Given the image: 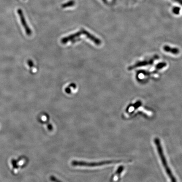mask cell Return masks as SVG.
Instances as JSON below:
<instances>
[{
  "instance_id": "14",
  "label": "cell",
  "mask_w": 182,
  "mask_h": 182,
  "mask_svg": "<svg viewBox=\"0 0 182 182\" xmlns=\"http://www.w3.org/2000/svg\"><path fill=\"white\" fill-rule=\"evenodd\" d=\"M102 1H103V2H104L105 3H107V0H102Z\"/></svg>"
},
{
  "instance_id": "6",
  "label": "cell",
  "mask_w": 182,
  "mask_h": 182,
  "mask_svg": "<svg viewBox=\"0 0 182 182\" xmlns=\"http://www.w3.org/2000/svg\"><path fill=\"white\" fill-rule=\"evenodd\" d=\"M81 30L82 31V34L85 35L86 38H88L90 41L93 42L95 44V45H97V46H99V45H101L102 42L100 39L96 38V37H94V36L86 31L85 29H81Z\"/></svg>"
},
{
  "instance_id": "4",
  "label": "cell",
  "mask_w": 182,
  "mask_h": 182,
  "mask_svg": "<svg viewBox=\"0 0 182 182\" xmlns=\"http://www.w3.org/2000/svg\"><path fill=\"white\" fill-rule=\"evenodd\" d=\"M18 13L19 17H20V19L22 26H23L24 29H25L26 35L28 36H31L32 34L31 30L29 28V26H28V24H27V22H26L23 11L20 9H18Z\"/></svg>"
},
{
  "instance_id": "10",
  "label": "cell",
  "mask_w": 182,
  "mask_h": 182,
  "mask_svg": "<svg viewBox=\"0 0 182 182\" xmlns=\"http://www.w3.org/2000/svg\"><path fill=\"white\" fill-rule=\"evenodd\" d=\"M172 12L175 14V15H178L180 14V11H181V8L178 7H174L172 9Z\"/></svg>"
},
{
  "instance_id": "11",
  "label": "cell",
  "mask_w": 182,
  "mask_h": 182,
  "mask_svg": "<svg viewBox=\"0 0 182 182\" xmlns=\"http://www.w3.org/2000/svg\"><path fill=\"white\" fill-rule=\"evenodd\" d=\"M12 164L14 168L18 169V164H17V161L16 160L14 159H12Z\"/></svg>"
},
{
  "instance_id": "5",
  "label": "cell",
  "mask_w": 182,
  "mask_h": 182,
  "mask_svg": "<svg viewBox=\"0 0 182 182\" xmlns=\"http://www.w3.org/2000/svg\"><path fill=\"white\" fill-rule=\"evenodd\" d=\"M83 35L82 34L81 30H80L79 31L76 32L75 34H71L69 35L68 37H64L61 40V42L62 44H65L69 42H72L73 40L76 39L77 38H79L80 36Z\"/></svg>"
},
{
  "instance_id": "3",
  "label": "cell",
  "mask_w": 182,
  "mask_h": 182,
  "mask_svg": "<svg viewBox=\"0 0 182 182\" xmlns=\"http://www.w3.org/2000/svg\"><path fill=\"white\" fill-rule=\"evenodd\" d=\"M159 59V56L157 55H155L152 58L149 60H143V61H139L136 63L134 65L129 66L128 68L129 70H134L135 68H139L143 66H147V65H151L153 64L155 60Z\"/></svg>"
},
{
  "instance_id": "9",
  "label": "cell",
  "mask_w": 182,
  "mask_h": 182,
  "mask_svg": "<svg viewBox=\"0 0 182 182\" xmlns=\"http://www.w3.org/2000/svg\"><path fill=\"white\" fill-rule=\"evenodd\" d=\"M167 63H165V62H162V63H159L156 66V70H161V69H162L164 67H165L167 66Z\"/></svg>"
},
{
  "instance_id": "2",
  "label": "cell",
  "mask_w": 182,
  "mask_h": 182,
  "mask_svg": "<svg viewBox=\"0 0 182 182\" xmlns=\"http://www.w3.org/2000/svg\"><path fill=\"white\" fill-rule=\"evenodd\" d=\"M119 162L118 161H106L98 162H85L79 161L74 160L71 162V164L73 166L95 167L100 166L104 165L109 164L116 163Z\"/></svg>"
},
{
  "instance_id": "7",
  "label": "cell",
  "mask_w": 182,
  "mask_h": 182,
  "mask_svg": "<svg viewBox=\"0 0 182 182\" xmlns=\"http://www.w3.org/2000/svg\"><path fill=\"white\" fill-rule=\"evenodd\" d=\"M163 50L165 52H169L173 55H177L180 53L179 49L177 48H172L168 45L164 46Z\"/></svg>"
},
{
  "instance_id": "12",
  "label": "cell",
  "mask_w": 182,
  "mask_h": 182,
  "mask_svg": "<svg viewBox=\"0 0 182 182\" xmlns=\"http://www.w3.org/2000/svg\"><path fill=\"white\" fill-rule=\"evenodd\" d=\"M28 63L30 68H32V67H34V63H33V61L31 60H28Z\"/></svg>"
},
{
  "instance_id": "8",
  "label": "cell",
  "mask_w": 182,
  "mask_h": 182,
  "mask_svg": "<svg viewBox=\"0 0 182 182\" xmlns=\"http://www.w3.org/2000/svg\"><path fill=\"white\" fill-rule=\"evenodd\" d=\"M75 1L71 0V1H69L68 2L63 4L62 5V7L63 8L69 7L74 6L75 5Z\"/></svg>"
},
{
  "instance_id": "13",
  "label": "cell",
  "mask_w": 182,
  "mask_h": 182,
  "mask_svg": "<svg viewBox=\"0 0 182 182\" xmlns=\"http://www.w3.org/2000/svg\"><path fill=\"white\" fill-rule=\"evenodd\" d=\"M174 1L182 6V0H174Z\"/></svg>"
},
{
  "instance_id": "1",
  "label": "cell",
  "mask_w": 182,
  "mask_h": 182,
  "mask_svg": "<svg viewBox=\"0 0 182 182\" xmlns=\"http://www.w3.org/2000/svg\"><path fill=\"white\" fill-rule=\"evenodd\" d=\"M154 142V143L156 144V146L157 150L158 153L159 154V156L161 160L163 166L165 170L167 175H168L172 181H176V178L174 176V175L172 172L171 170L170 169L168 164L167 162V161L164 154L162 147L161 144L160 140L158 138H155Z\"/></svg>"
}]
</instances>
